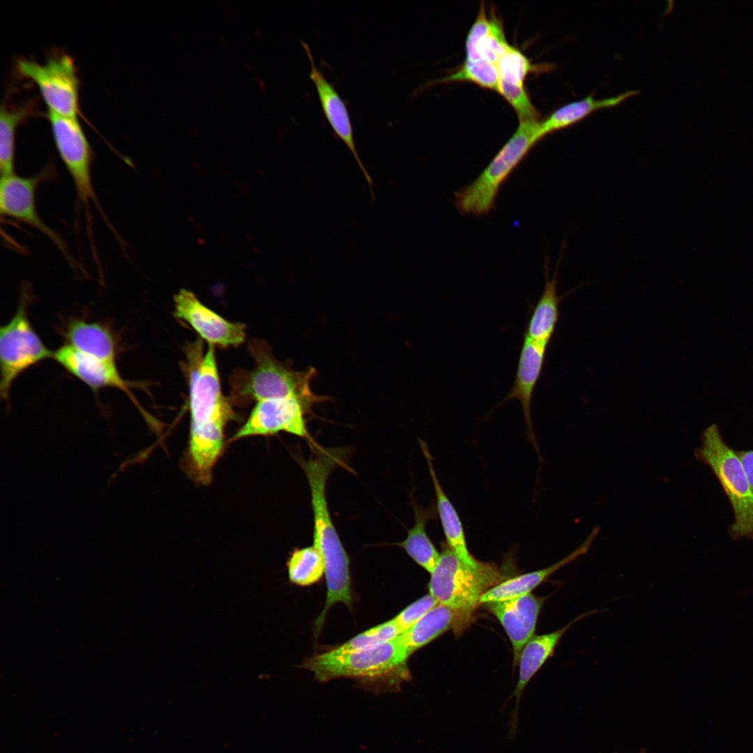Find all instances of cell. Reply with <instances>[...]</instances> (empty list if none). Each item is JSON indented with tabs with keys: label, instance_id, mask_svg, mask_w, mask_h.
<instances>
[{
	"label": "cell",
	"instance_id": "6da1fadb",
	"mask_svg": "<svg viewBox=\"0 0 753 753\" xmlns=\"http://www.w3.org/2000/svg\"><path fill=\"white\" fill-rule=\"evenodd\" d=\"M312 453L301 462L311 493L314 545L325 565L327 595L342 599L351 593L349 559L332 521L328 507L326 488L330 472L342 462L340 448H323L311 445Z\"/></svg>",
	"mask_w": 753,
	"mask_h": 753
},
{
	"label": "cell",
	"instance_id": "7a4b0ae2",
	"mask_svg": "<svg viewBox=\"0 0 753 753\" xmlns=\"http://www.w3.org/2000/svg\"><path fill=\"white\" fill-rule=\"evenodd\" d=\"M409 657L399 634L365 650L337 653L331 649L307 659L303 667L321 682L351 678L374 692H390L410 678Z\"/></svg>",
	"mask_w": 753,
	"mask_h": 753
},
{
	"label": "cell",
	"instance_id": "3957f363",
	"mask_svg": "<svg viewBox=\"0 0 753 753\" xmlns=\"http://www.w3.org/2000/svg\"><path fill=\"white\" fill-rule=\"evenodd\" d=\"M539 121H519L511 137L469 185L454 192L462 215H483L493 208L502 184L540 139Z\"/></svg>",
	"mask_w": 753,
	"mask_h": 753
},
{
	"label": "cell",
	"instance_id": "277c9868",
	"mask_svg": "<svg viewBox=\"0 0 753 753\" xmlns=\"http://www.w3.org/2000/svg\"><path fill=\"white\" fill-rule=\"evenodd\" d=\"M254 359V367L245 374L239 373L233 383L234 396L240 399L263 400L296 396L319 402L328 397L313 393L310 381L316 375L314 368L295 371L278 361L269 347L264 342L254 340L250 344Z\"/></svg>",
	"mask_w": 753,
	"mask_h": 753
},
{
	"label": "cell",
	"instance_id": "5b68a950",
	"mask_svg": "<svg viewBox=\"0 0 753 753\" xmlns=\"http://www.w3.org/2000/svg\"><path fill=\"white\" fill-rule=\"evenodd\" d=\"M52 135L56 149L73 181L79 206L84 209L86 233L91 254H98L93 238L91 205L93 204L107 226L120 238L103 211L95 192L91 176L92 151L88 139L77 118L59 115L48 110Z\"/></svg>",
	"mask_w": 753,
	"mask_h": 753
},
{
	"label": "cell",
	"instance_id": "8992f818",
	"mask_svg": "<svg viewBox=\"0 0 753 753\" xmlns=\"http://www.w3.org/2000/svg\"><path fill=\"white\" fill-rule=\"evenodd\" d=\"M430 575L429 593L438 604L456 611L464 623L480 604L481 596L501 582L499 573L491 565L482 569L469 567L447 545Z\"/></svg>",
	"mask_w": 753,
	"mask_h": 753
},
{
	"label": "cell",
	"instance_id": "52a82bcc",
	"mask_svg": "<svg viewBox=\"0 0 753 753\" xmlns=\"http://www.w3.org/2000/svg\"><path fill=\"white\" fill-rule=\"evenodd\" d=\"M696 453L713 470L729 499L735 517L731 536L753 539V489L738 456L726 444L716 424L705 429Z\"/></svg>",
	"mask_w": 753,
	"mask_h": 753
},
{
	"label": "cell",
	"instance_id": "ba28073f",
	"mask_svg": "<svg viewBox=\"0 0 753 753\" xmlns=\"http://www.w3.org/2000/svg\"><path fill=\"white\" fill-rule=\"evenodd\" d=\"M29 292L22 291L16 312L0 328V394L7 400L12 384L24 371L53 358L54 352L43 343L28 317Z\"/></svg>",
	"mask_w": 753,
	"mask_h": 753
},
{
	"label": "cell",
	"instance_id": "9c48e42d",
	"mask_svg": "<svg viewBox=\"0 0 753 753\" xmlns=\"http://www.w3.org/2000/svg\"><path fill=\"white\" fill-rule=\"evenodd\" d=\"M52 166L34 176L24 177L15 174L1 176L0 213L26 224L47 237L74 268L82 269L70 254L63 238L41 219L36 202V190L44 181L54 175Z\"/></svg>",
	"mask_w": 753,
	"mask_h": 753
},
{
	"label": "cell",
	"instance_id": "30bf717a",
	"mask_svg": "<svg viewBox=\"0 0 753 753\" xmlns=\"http://www.w3.org/2000/svg\"><path fill=\"white\" fill-rule=\"evenodd\" d=\"M18 71L38 86L48 110L77 118L79 82L73 59L67 54L51 57L45 63L28 59L17 62Z\"/></svg>",
	"mask_w": 753,
	"mask_h": 753
},
{
	"label": "cell",
	"instance_id": "8fae6325",
	"mask_svg": "<svg viewBox=\"0 0 753 753\" xmlns=\"http://www.w3.org/2000/svg\"><path fill=\"white\" fill-rule=\"evenodd\" d=\"M189 407L190 425L213 422L225 423L233 411L223 396L217 367L214 347L209 345L206 353L191 367L189 374Z\"/></svg>",
	"mask_w": 753,
	"mask_h": 753
},
{
	"label": "cell",
	"instance_id": "7c38bea8",
	"mask_svg": "<svg viewBox=\"0 0 753 753\" xmlns=\"http://www.w3.org/2000/svg\"><path fill=\"white\" fill-rule=\"evenodd\" d=\"M318 402L296 396L257 401L245 423L232 439L280 432L309 439L305 416Z\"/></svg>",
	"mask_w": 753,
	"mask_h": 753
},
{
	"label": "cell",
	"instance_id": "4fadbf2b",
	"mask_svg": "<svg viewBox=\"0 0 753 753\" xmlns=\"http://www.w3.org/2000/svg\"><path fill=\"white\" fill-rule=\"evenodd\" d=\"M174 300L175 317L188 323L209 345L236 347L244 342V324L226 320L202 304L192 292L181 289Z\"/></svg>",
	"mask_w": 753,
	"mask_h": 753
},
{
	"label": "cell",
	"instance_id": "5bb4252c",
	"mask_svg": "<svg viewBox=\"0 0 753 753\" xmlns=\"http://www.w3.org/2000/svg\"><path fill=\"white\" fill-rule=\"evenodd\" d=\"M53 358L72 375L89 388L98 391L114 388L123 392L139 407L131 391L135 383L122 377L114 361H109L81 353L68 344L54 352Z\"/></svg>",
	"mask_w": 753,
	"mask_h": 753
},
{
	"label": "cell",
	"instance_id": "9a60e30c",
	"mask_svg": "<svg viewBox=\"0 0 753 753\" xmlns=\"http://www.w3.org/2000/svg\"><path fill=\"white\" fill-rule=\"evenodd\" d=\"M546 599L530 593L485 604L505 630L512 646L515 664L519 662L525 644L534 636L538 618Z\"/></svg>",
	"mask_w": 753,
	"mask_h": 753
},
{
	"label": "cell",
	"instance_id": "2e32d148",
	"mask_svg": "<svg viewBox=\"0 0 753 753\" xmlns=\"http://www.w3.org/2000/svg\"><path fill=\"white\" fill-rule=\"evenodd\" d=\"M310 63V78L317 91L323 112L337 136L345 144L353 154L360 169L363 172L370 188L372 200H374L373 181L360 158L356 148L351 118L345 102L315 64L309 45L301 41Z\"/></svg>",
	"mask_w": 753,
	"mask_h": 753
},
{
	"label": "cell",
	"instance_id": "e0dca14e",
	"mask_svg": "<svg viewBox=\"0 0 753 753\" xmlns=\"http://www.w3.org/2000/svg\"><path fill=\"white\" fill-rule=\"evenodd\" d=\"M547 345L535 342L524 337L515 381L500 405L517 399L522 406L526 423V436L538 453L531 419L533 393L542 373Z\"/></svg>",
	"mask_w": 753,
	"mask_h": 753
},
{
	"label": "cell",
	"instance_id": "ac0fdd59",
	"mask_svg": "<svg viewBox=\"0 0 753 753\" xmlns=\"http://www.w3.org/2000/svg\"><path fill=\"white\" fill-rule=\"evenodd\" d=\"M591 610L583 613L561 628L545 634L533 636L522 648L519 658V678L512 696L515 706L510 720V736H515L517 732L519 706L522 694L526 684L542 667L549 657L552 656L560 640L574 624L581 619L600 612Z\"/></svg>",
	"mask_w": 753,
	"mask_h": 753
},
{
	"label": "cell",
	"instance_id": "d6986e66",
	"mask_svg": "<svg viewBox=\"0 0 753 753\" xmlns=\"http://www.w3.org/2000/svg\"><path fill=\"white\" fill-rule=\"evenodd\" d=\"M497 68V92L512 105L519 121L539 119V113L524 88L526 75L535 68L529 59L521 51L510 45L499 61Z\"/></svg>",
	"mask_w": 753,
	"mask_h": 753
},
{
	"label": "cell",
	"instance_id": "ffe728a7",
	"mask_svg": "<svg viewBox=\"0 0 753 753\" xmlns=\"http://www.w3.org/2000/svg\"><path fill=\"white\" fill-rule=\"evenodd\" d=\"M419 443L425 455L434 488L436 508L446 536L447 545L460 561L466 565L475 569L484 568L487 564L478 561L471 554L468 549L464 530L460 517L439 481L427 445L420 439Z\"/></svg>",
	"mask_w": 753,
	"mask_h": 753
},
{
	"label": "cell",
	"instance_id": "44dd1931",
	"mask_svg": "<svg viewBox=\"0 0 753 753\" xmlns=\"http://www.w3.org/2000/svg\"><path fill=\"white\" fill-rule=\"evenodd\" d=\"M501 20L495 15H487L481 6L469 31L465 43L464 61L497 63L510 47Z\"/></svg>",
	"mask_w": 753,
	"mask_h": 753
},
{
	"label": "cell",
	"instance_id": "7402d4cb",
	"mask_svg": "<svg viewBox=\"0 0 753 753\" xmlns=\"http://www.w3.org/2000/svg\"><path fill=\"white\" fill-rule=\"evenodd\" d=\"M599 531L600 526H595L587 538L578 547L553 565L515 577L494 586L481 596L480 604L503 601L530 593L533 589L546 581L558 569L585 554L597 538Z\"/></svg>",
	"mask_w": 753,
	"mask_h": 753
},
{
	"label": "cell",
	"instance_id": "603a6c76",
	"mask_svg": "<svg viewBox=\"0 0 753 753\" xmlns=\"http://www.w3.org/2000/svg\"><path fill=\"white\" fill-rule=\"evenodd\" d=\"M68 345L84 354L100 359L116 361L117 340L105 324L75 319L65 328Z\"/></svg>",
	"mask_w": 753,
	"mask_h": 753
},
{
	"label": "cell",
	"instance_id": "cb8c5ba5",
	"mask_svg": "<svg viewBox=\"0 0 753 753\" xmlns=\"http://www.w3.org/2000/svg\"><path fill=\"white\" fill-rule=\"evenodd\" d=\"M558 267L552 279L548 275V261L545 263V284L526 326L524 337L545 345L549 344L559 318V304L563 296L556 293Z\"/></svg>",
	"mask_w": 753,
	"mask_h": 753
},
{
	"label": "cell",
	"instance_id": "d4e9b609",
	"mask_svg": "<svg viewBox=\"0 0 753 753\" xmlns=\"http://www.w3.org/2000/svg\"><path fill=\"white\" fill-rule=\"evenodd\" d=\"M461 616L454 610L438 604L417 623L400 634L401 641L410 655L447 630L462 625Z\"/></svg>",
	"mask_w": 753,
	"mask_h": 753
},
{
	"label": "cell",
	"instance_id": "484cf974",
	"mask_svg": "<svg viewBox=\"0 0 753 753\" xmlns=\"http://www.w3.org/2000/svg\"><path fill=\"white\" fill-rule=\"evenodd\" d=\"M415 522L408 531L407 536L402 542L396 545L403 548L408 555L429 573L434 569L440 554L429 539L426 526L428 522L434 519L436 508L434 506L423 509L413 502Z\"/></svg>",
	"mask_w": 753,
	"mask_h": 753
},
{
	"label": "cell",
	"instance_id": "4316f807",
	"mask_svg": "<svg viewBox=\"0 0 753 753\" xmlns=\"http://www.w3.org/2000/svg\"><path fill=\"white\" fill-rule=\"evenodd\" d=\"M287 565L290 581L300 586L317 582L325 572L323 557L314 545L295 549Z\"/></svg>",
	"mask_w": 753,
	"mask_h": 753
},
{
	"label": "cell",
	"instance_id": "83f0119b",
	"mask_svg": "<svg viewBox=\"0 0 753 753\" xmlns=\"http://www.w3.org/2000/svg\"><path fill=\"white\" fill-rule=\"evenodd\" d=\"M24 107L12 109L2 105L0 113L1 176L15 174V134L17 124L26 116Z\"/></svg>",
	"mask_w": 753,
	"mask_h": 753
},
{
	"label": "cell",
	"instance_id": "f1b7e54d",
	"mask_svg": "<svg viewBox=\"0 0 753 753\" xmlns=\"http://www.w3.org/2000/svg\"><path fill=\"white\" fill-rule=\"evenodd\" d=\"M455 81H469L498 91V68L491 63L464 61L457 71L439 80L441 82Z\"/></svg>",
	"mask_w": 753,
	"mask_h": 753
},
{
	"label": "cell",
	"instance_id": "f546056e",
	"mask_svg": "<svg viewBox=\"0 0 753 753\" xmlns=\"http://www.w3.org/2000/svg\"><path fill=\"white\" fill-rule=\"evenodd\" d=\"M401 633L393 618L361 632L333 650L337 653L365 650L387 642Z\"/></svg>",
	"mask_w": 753,
	"mask_h": 753
},
{
	"label": "cell",
	"instance_id": "4dcf8cb0",
	"mask_svg": "<svg viewBox=\"0 0 753 753\" xmlns=\"http://www.w3.org/2000/svg\"><path fill=\"white\" fill-rule=\"evenodd\" d=\"M437 604V601L429 593L407 606L393 619L402 632L413 626Z\"/></svg>",
	"mask_w": 753,
	"mask_h": 753
},
{
	"label": "cell",
	"instance_id": "1f68e13d",
	"mask_svg": "<svg viewBox=\"0 0 753 753\" xmlns=\"http://www.w3.org/2000/svg\"><path fill=\"white\" fill-rule=\"evenodd\" d=\"M745 471L747 478L753 489V450L736 452Z\"/></svg>",
	"mask_w": 753,
	"mask_h": 753
},
{
	"label": "cell",
	"instance_id": "d6a6232c",
	"mask_svg": "<svg viewBox=\"0 0 753 753\" xmlns=\"http://www.w3.org/2000/svg\"><path fill=\"white\" fill-rule=\"evenodd\" d=\"M254 80L255 82H257L258 84V86H259V88L260 91H262V92H265V91H266V85H265L264 81L259 77H255L254 78Z\"/></svg>",
	"mask_w": 753,
	"mask_h": 753
},
{
	"label": "cell",
	"instance_id": "836d02e7",
	"mask_svg": "<svg viewBox=\"0 0 753 753\" xmlns=\"http://www.w3.org/2000/svg\"><path fill=\"white\" fill-rule=\"evenodd\" d=\"M245 66H247L248 70H252V65L248 61L245 62Z\"/></svg>",
	"mask_w": 753,
	"mask_h": 753
},
{
	"label": "cell",
	"instance_id": "e575fe53",
	"mask_svg": "<svg viewBox=\"0 0 753 753\" xmlns=\"http://www.w3.org/2000/svg\"><path fill=\"white\" fill-rule=\"evenodd\" d=\"M254 35H255V36H257V38H258L259 39H261V34H260V33H259L258 31H254Z\"/></svg>",
	"mask_w": 753,
	"mask_h": 753
},
{
	"label": "cell",
	"instance_id": "d590c367",
	"mask_svg": "<svg viewBox=\"0 0 753 753\" xmlns=\"http://www.w3.org/2000/svg\"><path fill=\"white\" fill-rule=\"evenodd\" d=\"M220 39H221V40H222V42H224V43H225V44H226V42H225V40H224V38H222V37H220Z\"/></svg>",
	"mask_w": 753,
	"mask_h": 753
},
{
	"label": "cell",
	"instance_id": "8d00e7d4",
	"mask_svg": "<svg viewBox=\"0 0 753 753\" xmlns=\"http://www.w3.org/2000/svg\"><path fill=\"white\" fill-rule=\"evenodd\" d=\"M615 753H618V752H615ZM639 753H645L644 750H641V752H639Z\"/></svg>",
	"mask_w": 753,
	"mask_h": 753
}]
</instances>
